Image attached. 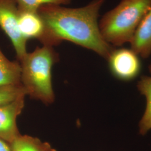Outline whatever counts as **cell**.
Listing matches in <instances>:
<instances>
[{"mask_svg": "<svg viewBox=\"0 0 151 151\" xmlns=\"http://www.w3.org/2000/svg\"><path fill=\"white\" fill-rule=\"evenodd\" d=\"M130 48L143 58L151 55V6L139 24L130 42Z\"/></svg>", "mask_w": 151, "mask_h": 151, "instance_id": "cell-7", "label": "cell"}, {"mask_svg": "<svg viewBox=\"0 0 151 151\" xmlns=\"http://www.w3.org/2000/svg\"><path fill=\"white\" fill-rule=\"evenodd\" d=\"M151 6V0H122L99 20L104 40L114 47L130 43Z\"/></svg>", "mask_w": 151, "mask_h": 151, "instance_id": "cell-3", "label": "cell"}, {"mask_svg": "<svg viewBox=\"0 0 151 151\" xmlns=\"http://www.w3.org/2000/svg\"><path fill=\"white\" fill-rule=\"evenodd\" d=\"M19 15L16 0H0V28L10 39L20 62L27 54V40L20 32Z\"/></svg>", "mask_w": 151, "mask_h": 151, "instance_id": "cell-4", "label": "cell"}, {"mask_svg": "<svg viewBox=\"0 0 151 151\" xmlns=\"http://www.w3.org/2000/svg\"><path fill=\"white\" fill-rule=\"evenodd\" d=\"M19 28L27 40L36 39L40 42L45 32L44 23L38 11L19 10Z\"/></svg>", "mask_w": 151, "mask_h": 151, "instance_id": "cell-8", "label": "cell"}, {"mask_svg": "<svg viewBox=\"0 0 151 151\" xmlns=\"http://www.w3.org/2000/svg\"><path fill=\"white\" fill-rule=\"evenodd\" d=\"M19 10L38 11L42 6L45 5H67L72 0H16Z\"/></svg>", "mask_w": 151, "mask_h": 151, "instance_id": "cell-13", "label": "cell"}, {"mask_svg": "<svg viewBox=\"0 0 151 151\" xmlns=\"http://www.w3.org/2000/svg\"><path fill=\"white\" fill-rule=\"evenodd\" d=\"M105 0H92L77 8L45 5L38 9L45 32L40 41L53 47L67 40L94 52L106 60L114 47L103 38L99 24L100 11Z\"/></svg>", "mask_w": 151, "mask_h": 151, "instance_id": "cell-1", "label": "cell"}, {"mask_svg": "<svg viewBox=\"0 0 151 151\" xmlns=\"http://www.w3.org/2000/svg\"><path fill=\"white\" fill-rule=\"evenodd\" d=\"M107 60L111 73L120 81H132L140 73L139 56L131 48L114 49Z\"/></svg>", "mask_w": 151, "mask_h": 151, "instance_id": "cell-5", "label": "cell"}, {"mask_svg": "<svg viewBox=\"0 0 151 151\" xmlns=\"http://www.w3.org/2000/svg\"><path fill=\"white\" fill-rule=\"evenodd\" d=\"M9 145L12 151H57L48 142L30 135L20 134Z\"/></svg>", "mask_w": 151, "mask_h": 151, "instance_id": "cell-11", "label": "cell"}, {"mask_svg": "<svg viewBox=\"0 0 151 151\" xmlns=\"http://www.w3.org/2000/svg\"><path fill=\"white\" fill-rule=\"evenodd\" d=\"M150 76H143L137 83V88L146 99V108L138 124L139 133L145 135L151 130V64Z\"/></svg>", "mask_w": 151, "mask_h": 151, "instance_id": "cell-9", "label": "cell"}, {"mask_svg": "<svg viewBox=\"0 0 151 151\" xmlns=\"http://www.w3.org/2000/svg\"><path fill=\"white\" fill-rule=\"evenodd\" d=\"M24 96L27 93L22 85H0V107Z\"/></svg>", "mask_w": 151, "mask_h": 151, "instance_id": "cell-12", "label": "cell"}, {"mask_svg": "<svg viewBox=\"0 0 151 151\" xmlns=\"http://www.w3.org/2000/svg\"><path fill=\"white\" fill-rule=\"evenodd\" d=\"M25 96L0 107V139L10 143L20 133L17 127V119L25 106Z\"/></svg>", "mask_w": 151, "mask_h": 151, "instance_id": "cell-6", "label": "cell"}, {"mask_svg": "<svg viewBox=\"0 0 151 151\" xmlns=\"http://www.w3.org/2000/svg\"><path fill=\"white\" fill-rule=\"evenodd\" d=\"M21 73L20 63L9 60L0 49V85H22Z\"/></svg>", "mask_w": 151, "mask_h": 151, "instance_id": "cell-10", "label": "cell"}, {"mask_svg": "<svg viewBox=\"0 0 151 151\" xmlns=\"http://www.w3.org/2000/svg\"><path fill=\"white\" fill-rule=\"evenodd\" d=\"M0 151H12L9 143L0 139Z\"/></svg>", "mask_w": 151, "mask_h": 151, "instance_id": "cell-14", "label": "cell"}, {"mask_svg": "<svg viewBox=\"0 0 151 151\" xmlns=\"http://www.w3.org/2000/svg\"><path fill=\"white\" fill-rule=\"evenodd\" d=\"M58 60L53 47L44 45L27 53L20 62L21 84L27 96L45 104L55 99L52 83V68Z\"/></svg>", "mask_w": 151, "mask_h": 151, "instance_id": "cell-2", "label": "cell"}]
</instances>
